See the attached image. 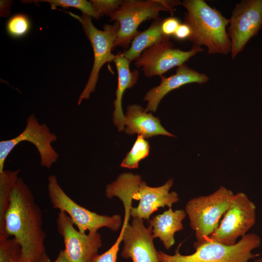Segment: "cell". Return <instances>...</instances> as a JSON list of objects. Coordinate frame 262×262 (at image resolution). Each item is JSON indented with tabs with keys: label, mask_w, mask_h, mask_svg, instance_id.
Instances as JSON below:
<instances>
[{
	"label": "cell",
	"mask_w": 262,
	"mask_h": 262,
	"mask_svg": "<svg viewBox=\"0 0 262 262\" xmlns=\"http://www.w3.org/2000/svg\"><path fill=\"white\" fill-rule=\"evenodd\" d=\"M56 224L63 239L68 262H91L102 246L101 235L98 232H80L63 212L58 213Z\"/></svg>",
	"instance_id": "12"
},
{
	"label": "cell",
	"mask_w": 262,
	"mask_h": 262,
	"mask_svg": "<svg viewBox=\"0 0 262 262\" xmlns=\"http://www.w3.org/2000/svg\"><path fill=\"white\" fill-rule=\"evenodd\" d=\"M181 5L180 0H127L110 17V21L118 22L119 28L113 50L117 47L128 49L133 38L139 33L138 27L143 22L156 20L161 11L169 12L172 16L174 7Z\"/></svg>",
	"instance_id": "5"
},
{
	"label": "cell",
	"mask_w": 262,
	"mask_h": 262,
	"mask_svg": "<svg viewBox=\"0 0 262 262\" xmlns=\"http://www.w3.org/2000/svg\"><path fill=\"white\" fill-rule=\"evenodd\" d=\"M229 19L228 35L234 59L262 28V0H242L236 3Z\"/></svg>",
	"instance_id": "9"
},
{
	"label": "cell",
	"mask_w": 262,
	"mask_h": 262,
	"mask_svg": "<svg viewBox=\"0 0 262 262\" xmlns=\"http://www.w3.org/2000/svg\"><path fill=\"white\" fill-rule=\"evenodd\" d=\"M203 50L201 47L195 45L188 51L175 48L169 39L145 50L135 61V66L137 68H141L146 77H160L172 68L185 64L196 54Z\"/></svg>",
	"instance_id": "11"
},
{
	"label": "cell",
	"mask_w": 262,
	"mask_h": 262,
	"mask_svg": "<svg viewBox=\"0 0 262 262\" xmlns=\"http://www.w3.org/2000/svg\"><path fill=\"white\" fill-rule=\"evenodd\" d=\"M125 117V131L128 134L137 133L145 139L159 135L175 136L162 126L158 117L139 105L128 106Z\"/></svg>",
	"instance_id": "16"
},
{
	"label": "cell",
	"mask_w": 262,
	"mask_h": 262,
	"mask_svg": "<svg viewBox=\"0 0 262 262\" xmlns=\"http://www.w3.org/2000/svg\"><path fill=\"white\" fill-rule=\"evenodd\" d=\"M191 33L190 26L184 22L180 24L173 36L177 39L180 40L188 39L190 37Z\"/></svg>",
	"instance_id": "28"
},
{
	"label": "cell",
	"mask_w": 262,
	"mask_h": 262,
	"mask_svg": "<svg viewBox=\"0 0 262 262\" xmlns=\"http://www.w3.org/2000/svg\"><path fill=\"white\" fill-rule=\"evenodd\" d=\"M36 262H68V260L64 249L59 252L57 258L53 261H51L47 253H45Z\"/></svg>",
	"instance_id": "29"
},
{
	"label": "cell",
	"mask_w": 262,
	"mask_h": 262,
	"mask_svg": "<svg viewBox=\"0 0 262 262\" xmlns=\"http://www.w3.org/2000/svg\"><path fill=\"white\" fill-rule=\"evenodd\" d=\"M90 1L99 13L100 16H110L122 4L121 0H92Z\"/></svg>",
	"instance_id": "26"
},
{
	"label": "cell",
	"mask_w": 262,
	"mask_h": 262,
	"mask_svg": "<svg viewBox=\"0 0 262 262\" xmlns=\"http://www.w3.org/2000/svg\"><path fill=\"white\" fill-rule=\"evenodd\" d=\"M186 215L185 210L173 211L170 207L162 214L153 216L148 221L154 238H159L167 250L170 248L175 242V233L183 229L182 221Z\"/></svg>",
	"instance_id": "18"
},
{
	"label": "cell",
	"mask_w": 262,
	"mask_h": 262,
	"mask_svg": "<svg viewBox=\"0 0 262 262\" xmlns=\"http://www.w3.org/2000/svg\"><path fill=\"white\" fill-rule=\"evenodd\" d=\"M234 195L230 189L220 186L208 196L193 197L187 202L185 211L195 233L194 247L206 242L217 229Z\"/></svg>",
	"instance_id": "4"
},
{
	"label": "cell",
	"mask_w": 262,
	"mask_h": 262,
	"mask_svg": "<svg viewBox=\"0 0 262 262\" xmlns=\"http://www.w3.org/2000/svg\"><path fill=\"white\" fill-rule=\"evenodd\" d=\"M30 28L29 18L22 14L12 16L7 23L6 29L8 33L12 36L19 37L26 34Z\"/></svg>",
	"instance_id": "24"
},
{
	"label": "cell",
	"mask_w": 262,
	"mask_h": 262,
	"mask_svg": "<svg viewBox=\"0 0 262 262\" xmlns=\"http://www.w3.org/2000/svg\"><path fill=\"white\" fill-rule=\"evenodd\" d=\"M136 176L133 199L139 200V203L137 207H132L131 216L148 221L151 215L159 208L170 207L179 200L177 192H169L173 184L172 178L162 186L152 187L142 180L140 175L136 174Z\"/></svg>",
	"instance_id": "13"
},
{
	"label": "cell",
	"mask_w": 262,
	"mask_h": 262,
	"mask_svg": "<svg viewBox=\"0 0 262 262\" xmlns=\"http://www.w3.org/2000/svg\"><path fill=\"white\" fill-rule=\"evenodd\" d=\"M4 230L20 245L25 262H36L46 253L42 212L22 178L18 177L11 192Z\"/></svg>",
	"instance_id": "1"
},
{
	"label": "cell",
	"mask_w": 262,
	"mask_h": 262,
	"mask_svg": "<svg viewBox=\"0 0 262 262\" xmlns=\"http://www.w3.org/2000/svg\"><path fill=\"white\" fill-rule=\"evenodd\" d=\"M20 169L4 170L0 173V238L9 237L4 230V218L9 207L12 190L17 179Z\"/></svg>",
	"instance_id": "20"
},
{
	"label": "cell",
	"mask_w": 262,
	"mask_h": 262,
	"mask_svg": "<svg viewBox=\"0 0 262 262\" xmlns=\"http://www.w3.org/2000/svg\"><path fill=\"white\" fill-rule=\"evenodd\" d=\"M160 78V84L149 89L144 98L147 102V112H155L162 99L172 90L189 83L204 84L210 80L206 74L190 68L185 64L177 67L174 74L168 77L162 75Z\"/></svg>",
	"instance_id": "15"
},
{
	"label": "cell",
	"mask_w": 262,
	"mask_h": 262,
	"mask_svg": "<svg viewBox=\"0 0 262 262\" xmlns=\"http://www.w3.org/2000/svg\"><path fill=\"white\" fill-rule=\"evenodd\" d=\"M0 262H25L21 246L14 238H0Z\"/></svg>",
	"instance_id": "22"
},
{
	"label": "cell",
	"mask_w": 262,
	"mask_h": 262,
	"mask_svg": "<svg viewBox=\"0 0 262 262\" xmlns=\"http://www.w3.org/2000/svg\"><path fill=\"white\" fill-rule=\"evenodd\" d=\"M254 262H262V258H260L255 260Z\"/></svg>",
	"instance_id": "30"
},
{
	"label": "cell",
	"mask_w": 262,
	"mask_h": 262,
	"mask_svg": "<svg viewBox=\"0 0 262 262\" xmlns=\"http://www.w3.org/2000/svg\"><path fill=\"white\" fill-rule=\"evenodd\" d=\"M114 62L117 71L118 80L115 98L114 101L113 119L118 131H121L125 129V119L122 109L123 96L126 90L131 88L137 82L139 72L137 69L133 71L130 70L131 62L120 51L115 55Z\"/></svg>",
	"instance_id": "17"
},
{
	"label": "cell",
	"mask_w": 262,
	"mask_h": 262,
	"mask_svg": "<svg viewBox=\"0 0 262 262\" xmlns=\"http://www.w3.org/2000/svg\"><path fill=\"white\" fill-rule=\"evenodd\" d=\"M181 5L186 10L184 22L191 29L188 40L193 45L206 47L210 54L230 53L231 43L226 29L229 18L203 0H183Z\"/></svg>",
	"instance_id": "2"
},
{
	"label": "cell",
	"mask_w": 262,
	"mask_h": 262,
	"mask_svg": "<svg viewBox=\"0 0 262 262\" xmlns=\"http://www.w3.org/2000/svg\"><path fill=\"white\" fill-rule=\"evenodd\" d=\"M82 24L83 31L91 43L94 53V63L87 82L81 93L78 102L79 105L83 99L89 98L98 80L99 71L106 63L114 62L115 55L112 53L113 46L119 28L118 22L106 24L102 30L95 27L92 17L83 14L81 16L67 12Z\"/></svg>",
	"instance_id": "7"
},
{
	"label": "cell",
	"mask_w": 262,
	"mask_h": 262,
	"mask_svg": "<svg viewBox=\"0 0 262 262\" xmlns=\"http://www.w3.org/2000/svg\"><path fill=\"white\" fill-rule=\"evenodd\" d=\"M47 188L52 207L66 213L80 232L95 233L103 227L114 231L120 229L122 224L120 215H100L77 204L65 193L55 175L48 178Z\"/></svg>",
	"instance_id": "6"
},
{
	"label": "cell",
	"mask_w": 262,
	"mask_h": 262,
	"mask_svg": "<svg viewBox=\"0 0 262 262\" xmlns=\"http://www.w3.org/2000/svg\"><path fill=\"white\" fill-rule=\"evenodd\" d=\"M154 239L152 227H145L143 219L132 217L131 224L128 222L125 228L121 256L133 262H160Z\"/></svg>",
	"instance_id": "14"
},
{
	"label": "cell",
	"mask_w": 262,
	"mask_h": 262,
	"mask_svg": "<svg viewBox=\"0 0 262 262\" xmlns=\"http://www.w3.org/2000/svg\"><path fill=\"white\" fill-rule=\"evenodd\" d=\"M149 149L148 142L142 136L138 135L131 149L126 154L120 166L129 169L137 168L140 161L149 154Z\"/></svg>",
	"instance_id": "21"
},
{
	"label": "cell",
	"mask_w": 262,
	"mask_h": 262,
	"mask_svg": "<svg viewBox=\"0 0 262 262\" xmlns=\"http://www.w3.org/2000/svg\"><path fill=\"white\" fill-rule=\"evenodd\" d=\"M37 1L48 2L52 10L57 7L62 8L73 7L81 10L83 14L99 19L101 17L92 3L85 0H45Z\"/></svg>",
	"instance_id": "23"
},
{
	"label": "cell",
	"mask_w": 262,
	"mask_h": 262,
	"mask_svg": "<svg viewBox=\"0 0 262 262\" xmlns=\"http://www.w3.org/2000/svg\"><path fill=\"white\" fill-rule=\"evenodd\" d=\"M256 211L255 204L245 193L235 194L219 226L208 239L228 246L235 244L255 224Z\"/></svg>",
	"instance_id": "8"
},
{
	"label": "cell",
	"mask_w": 262,
	"mask_h": 262,
	"mask_svg": "<svg viewBox=\"0 0 262 262\" xmlns=\"http://www.w3.org/2000/svg\"><path fill=\"white\" fill-rule=\"evenodd\" d=\"M261 244L259 236L251 233L243 236L235 244L225 245L208 239L203 244L194 247L192 254L180 253L179 247L174 255L158 252L160 262H248L260 255L253 254V250Z\"/></svg>",
	"instance_id": "3"
},
{
	"label": "cell",
	"mask_w": 262,
	"mask_h": 262,
	"mask_svg": "<svg viewBox=\"0 0 262 262\" xmlns=\"http://www.w3.org/2000/svg\"><path fill=\"white\" fill-rule=\"evenodd\" d=\"M57 139V136L50 132L46 124H40L34 115L31 114L27 118L26 127L21 133L14 138L0 142V173L4 170V162L9 154L23 141L30 142L36 147L42 166L50 168L58 158V154L51 146Z\"/></svg>",
	"instance_id": "10"
},
{
	"label": "cell",
	"mask_w": 262,
	"mask_h": 262,
	"mask_svg": "<svg viewBox=\"0 0 262 262\" xmlns=\"http://www.w3.org/2000/svg\"><path fill=\"white\" fill-rule=\"evenodd\" d=\"M180 23L179 19L176 17L164 18L161 24L162 33L167 37L173 36Z\"/></svg>",
	"instance_id": "27"
},
{
	"label": "cell",
	"mask_w": 262,
	"mask_h": 262,
	"mask_svg": "<svg viewBox=\"0 0 262 262\" xmlns=\"http://www.w3.org/2000/svg\"><path fill=\"white\" fill-rule=\"evenodd\" d=\"M163 19L159 17L154 20L147 29L140 32L131 41L130 48L122 52L124 56L131 62L136 61L146 49L158 43L169 39L170 37L164 35L161 31Z\"/></svg>",
	"instance_id": "19"
},
{
	"label": "cell",
	"mask_w": 262,
	"mask_h": 262,
	"mask_svg": "<svg viewBox=\"0 0 262 262\" xmlns=\"http://www.w3.org/2000/svg\"><path fill=\"white\" fill-rule=\"evenodd\" d=\"M128 218H124L123 224L121 229L119 235L113 245L106 251L102 254H97L92 260L91 262H117V254L119 249V246L123 241L124 231L126 224L129 222Z\"/></svg>",
	"instance_id": "25"
}]
</instances>
